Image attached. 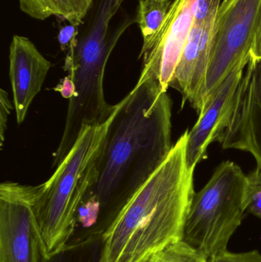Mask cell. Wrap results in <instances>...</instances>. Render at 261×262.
I'll return each instance as SVG.
<instances>
[{
  "mask_svg": "<svg viewBox=\"0 0 261 262\" xmlns=\"http://www.w3.org/2000/svg\"><path fill=\"white\" fill-rule=\"evenodd\" d=\"M172 101L152 80H138L116 104L97 163V176L85 199L94 197L101 210L117 212L162 164L173 148Z\"/></svg>",
  "mask_w": 261,
  "mask_h": 262,
  "instance_id": "1",
  "label": "cell"
},
{
  "mask_svg": "<svg viewBox=\"0 0 261 262\" xmlns=\"http://www.w3.org/2000/svg\"><path fill=\"white\" fill-rule=\"evenodd\" d=\"M188 130L162 164L116 212L103 235L98 262H144L183 240L194 198L195 168L186 158Z\"/></svg>",
  "mask_w": 261,
  "mask_h": 262,
  "instance_id": "2",
  "label": "cell"
},
{
  "mask_svg": "<svg viewBox=\"0 0 261 262\" xmlns=\"http://www.w3.org/2000/svg\"><path fill=\"white\" fill-rule=\"evenodd\" d=\"M112 116L104 124L84 127L55 169L39 185L35 216L48 261L61 254L75 232L80 206L93 186L97 163Z\"/></svg>",
  "mask_w": 261,
  "mask_h": 262,
  "instance_id": "3",
  "label": "cell"
},
{
  "mask_svg": "<svg viewBox=\"0 0 261 262\" xmlns=\"http://www.w3.org/2000/svg\"><path fill=\"white\" fill-rule=\"evenodd\" d=\"M248 180L234 162L221 163L206 185L195 193L184 241L208 259L228 249L247 212Z\"/></svg>",
  "mask_w": 261,
  "mask_h": 262,
  "instance_id": "4",
  "label": "cell"
},
{
  "mask_svg": "<svg viewBox=\"0 0 261 262\" xmlns=\"http://www.w3.org/2000/svg\"><path fill=\"white\" fill-rule=\"evenodd\" d=\"M252 56L261 58V0H223L216 14L202 112L230 73Z\"/></svg>",
  "mask_w": 261,
  "mask_h": 262,
  "instance_id": "5",
  "label": "cell"
},
{
  "mask_svg": "<svg viewBox=\"0 0 261 262\" xmlns=\"http://www.w3.org/2000/svg\"><path fill=\"white\" fill-rule=\"evenodd\" d=\"M39 185H0V262L48 261L35 205Z\"/></svg>",
  "mask_w": 261,
  "mask_h": 262,
  "instance_id": "6",
  "label": "cell"
},
{
  "mask_svg": "<svg viewBox=\"0 0 261 262\" xmlns=\"http://www.w3.org/2000/svg\"><path fill=\"white\" fill-rule=\"evenodd\" d=\"M217 141L224 149L250 152L261 169V58L250 59Z\"/></svg>",
  "mask_w": 261,
  "mask_h": 262,
  "instance_id": "7",
  "label": "cell"
},
{
  "mask_svg": "<svg viewBox=\"0 0 261 262\" xmlns=\"http://www.w3.org/2000/svg\"><path fill=\"white\" fill-rule=\"evenodd\" d=\"M199 0H174L148 53L139 80H152L167 92L194 23Z\"/></svg>",
  "mask_w": 261,
  "mask_h": 262,
  "instance_id": "8",
  "label": "cell"
},
{
  "mask_svg": "<svg viewBox=\"0 0 261 262\" xmlns=\"http://www.w3.org/2000/svg\"><path fill=\"white\" fill-rule=\"evenodd\" d=\"M221 0H212L206 18L195 21L170 87L180 92L182 106L188 101L200 115L202 93L211 55L216 14Z\"/></svg>",
  "mask_w": 261,
  "mask_h": 262,
  "instance_id": "9",
  "label": "cell"
},
{
  "mask_svg": "<svg viewBox=\"0 0 261 262\" xmlns=\"http://www.w3.org/2000/svg\"><path fill=\"white\" fill-rule=\"evenodd\" d=\"M248 64L235 68L218 88L191 131L188 130L186 158L188 166L195 168L206 158L207 149L217 141L228 121L234 97Z\"/></svg>",
  "mask_w": 261,
  "mask_h": 262,
  "instance_id": "10",
  "label": "cell"
},
{
  "mask_svg": "<svg viewBox=\"0 0 261 262\" xmlns=\"http://www.w3.org/2000/svg\"><path fill=\"white\" fill-rule=\"evenodd\" d=\"M51 62L26 37L14 35L9 49V78L17 124H22L34 98L41 92Z\"/></svg>",
  "mask_w": 261,
  "mask_h": 262,
  "instance_id": "11",
  "label": "cell"
},
{
  "mask_svg": "<svg viewBox=\"0 0 261 262\" xmlns=\"http://www.w3.org/2000/svg\"><path fill=\"white\" fill-rule=\"evenodd\" d=\"M93 0H19L21 10L32 18L58 19L81 26Z\"/></svg>",
  "mask_w": 261,
  "mask_h": 262,
  "instance_id": "12",
  "label": "cell"
},
{
  "mask_svg": "<svg viewBox=\"0 0 261 262\" xmlns=\"http://www.w3.org/2000/svg\"><path fill=\"white\" fill-rule=\"evenodd\" d=\"M173 2L171 0H139L135 21L144 38L139 58L148 53L159 34Z\"/></svg>",
  "mask_w": 261,
  "mask_h": 262,
  "instance_id": "13",
  "label": "cell"
},
{
  "mask_svg": "<svg viewBox=\"0 0 261 262\" xmlns=\"http://www.w3.org/2000/svg\"><path fill=\"white\" fill-rule=\"evenodd\" d=\"M208 260L205 254L180 240L153 254L144 262H208Z\"/></svg>",
  "mask_w": 261,
  "mask_h": 262,
  "instance_id": "14",
  "label": "cell"
},
{
  "mask_svg": "<svg viewBox=\"0 0 261 262\" xmlns=\"http://www.w3.org/2000/svg\"><path fill=\"white\" fill-rule=\"evenodd\" d=\"M247 212L261 220V169H255L247 175Z\"/></svg>",
  "mask_w": 261,
  "mask_h": 262,
  "instance_id": "15",
  "label": "cell"
},
{
  "mask_svg": "<svg viewBox=\"0 0 261 262\" xmlns=\"http://www.w3.org/2000/svg\"><path fill=\"white\" fill-rule=\"evenodd\" d=\"M101 212V203L94 197H88L83 202L78 212V220L84 227L89 228L98 221Z\"/></svg>",
  "mask_w": 261,
  "mask_h": 262,
  "instance_id": "16",
  "label": "cell"
},
{
  "mask_svg": "<svg viewBox=\"0 0 261 262\" xmlns=\"http://www.w3.org/2000/svg\"><path fill=\"white\" fill-rule=\"evenodd\" d=\"M208 262H261V253L257 250L232 252L227 249L209 258Z\"/></svg>",
  "mask_w": 261,
  "mask_h": 262,
  "instance_id": "17",
  "label": "cell"
},
{
  "mask_svg": "<svg viewBox=\"0 0 261 262\" xmlns=\"http://www.w3.org/2000/svg\"><path fill=\"white\" fill-rule=\"evenodd\" d=\"M9 95L3 89H0V145L3 146L5 140V132L7 129L8 117L13 109Z\"/></svg>",
  "mask_w": 261,
  "mask_h": 262,
  "instance_id": "18",
  "label": "cell"
},
{
  "mask_svg": "<svg viewBox=\"0 0 261 262\" xmlns=\"http://www.w3.org/2000/svg\"><path fill=\"white\" fill-rule=\"evenodd\" d=\"M80 26L67 23L60 28L58 41L63 52H67L73 44L79 32Z\"/></svg>",
  "mask_w": 261,
  "mask_h": 262,
  "instance_id": "19",
  "label": "cell"
},
{
  "mask_svg": "<svg viewBox=\"0 0 261 262\" xmlns=\"http://www.w3.org/2000/svg\"><path fill=\"white\" fill-rule=\"evenodd\" d=\"M55 90L59 92L63 98L70 100L75 95V84H74L70 77L67 75L61 80L60 84L55 88Z\"/></svg>",
  "mask_w": 261,
  "mask_h": 262,
  "instance_id": "20",
  "label": "cell"
}]
</instances>
